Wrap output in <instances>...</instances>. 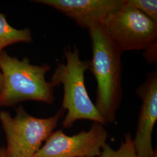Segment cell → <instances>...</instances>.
Listing matches in <instances>:
<instances>
[{"instance_id":"cell-4","label":"cell","mask_w":157,"mask_h":157,"mask_svg":"<svg viewBox=\"0 0 157 157\" xmlns=\"http://www.w3.org/2000/svg\"><path fill=\"white\" fill-rule=\"evenodd\" d=\"M64 112L61 108L53 117L36 118L28 114L22 106L17 108L14 118L8 112H0V121L7 140L6 157H34Z\"/></svg>"},{"instance_id":"cell-5","label":"cell","mask_w":157,"mask_h":157,"mask_svg":"<svg viewBox=\"0 0 157 157\" xmlns=\"http://www.w3.org/2000/svg\"><path fill=\"white\" fill-rule=\"evenodd\" d=\"M102 25L122 52L146 51L157 45V22L130 6L126 0Z\"/></svg>"},{"instance_id":"cell-2","label":"cell","mask_w":157,"mask_h":157,"mask_svg":"<svg viewBox=\"0 0 157 157\" xmlns=\"http://www.w3.org/2000/svg\"><path fill=\"white\" fill-rule=\"evenodd\" d=\"M63 54L66 62L57 63L51 80L54 87L61 84L63 86L62 108L67 113L63 126L70 128L80 119L105 124L107 122L97 111L86 87L84 74L90 67V63L81 59L79 50L75 45L73 48L67 47Z\"/></svg>"},{"instance_id":"cell-1","label":"cell","mask_w":157,"mask_h":157,"mask_svg":"<svg viewBox=\"0 0 157 157\" xmlns=\"http://www.w3.org/2000/svg\"><path fill=\"white\" fill-rule=\"evenodd\" d=\"M91 41L90 67L97 84L95 106L105 122L114 121L122 97V52L101 25L88 30Z\"/></svg>"},{"instance_id":"cell-6","label":"cell","mask_w":157,"mask_h":157,"mask_svg":"<svg viewBox=\"0 0 157 157\" xmlns=\"http://www.w3.org/2000/svg\"><path fill=\"white\" fill-rule=\"evenodd\" d=\"M108 136L104 125L97 122L87 131L71 136L58 130L51 133L34 157H99Z\"/></svg>"},{"instance_id":"cell-11","label":"cell","mask_w":157,"mask_h":157,"mask_svg":"<svg viewBox=\"0 0 157 157\" xmlns=\"http://www.w3.org/2000/svg\"><path fill=\"white\" fill-rule=\"evenodd\" d=\"M130 6L135 7L146 16L157 22V0H126Z\"/></svg>"},{"instance_id":"cell-9","label":"cell","mask_w":157,"mask_h":157,"mask_svg":"<svg viewBox=\"0 0 157 157\" xmlns=\"http://www.w3.org/2000/svg\"><path fill=\"white\" fill-rule=\"evenodd\" d=\"M32 41L31 31L29 29L18 30L13 28L8 24L6 15L0 13V52L9 45Z\"/></svg>"},{"instance_id":"cell-3","label":"cell","mask_w":157,"mask_h":157,"mask_svg":"<svg viewBox=\"0 0 157 157\" xmlns=\"http://www.w3.org/2000/svg\"><path fill=\"white\" fill-rule=\"evenodd\" d=\"M0 69L4 78L0 107L13 106L25 101L53 102L54 87L45 78L50 69L49 65H32L26 58L19 61L2 51L0 52Z\"/></svg>"},{"instance_id":"cell-12","label":"cell","mask_w":157,"mask_h":157,"mask_svg":"<svg viewBox=\"0 0 157 157\" xmlns=\"http://www.w3.org/2000/svg\"><path fill=\"white\" fill-rule=\"evenodd\" d=\"M4 86V78L2 72H0V93H1Z\"/></svg>"},{"instance_id":"cell-7","label":"cell","mask_w":157,"mask_h":157,"mask_svg":"<svg viewBox=\"0 0 157 157\" xmlns=\"http://www.w3.org/2000/svg\"><path fill=\"white\" fill-rule=\"evenodd\" d=\"M142 104L137 126L133 139L139 157H156L152 143V135L157 120V73L147 74L146 81L136 90Z\"/></svg>"},{"instance_id":"cell-10","label":"cell","mask_w":157,"mask_h":157,"mask_svg":"<svg viewBox=\"0 0 157 157\" xmlns=\"http://www.w3.org/2000/svg\"><path fill=\"white\" fill-rule=\"evenodd\" d=\"M99 157H139L135 150L133 138L129 133L124 135V139L121 142V146L118 150L112 148L107 143L102 148Z\"/></svg>"},{"instance_id":"cell-8","label":"cell","mask_w":157,"mask_h":157,"mask_svg":"<svg viewBox=\"0 0 157 157\" xmlns=\"http://www.w3.org/2000/svg\"><path fill=\"white\" fill-rule=\"evenodd\" d=\"M34 2L50 6L80 27L89 30L102 25L108 17L123 5L124 0H37Z\"/></svg>"},{"instance_id":"cell-13","label":"cell","mask_w":157,"mask_h":157,"mask_svg":"<svg viewBox=\"0 0 157 157\" xmlns=\"http://www.w3.org/2000/svg\"><path fill=\"white\" fill-rule=\"evenodd\" d=\"M0 157H6V149L4 148H0Z\"/></svg>"}]
</instances>
